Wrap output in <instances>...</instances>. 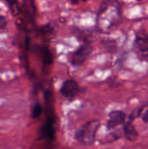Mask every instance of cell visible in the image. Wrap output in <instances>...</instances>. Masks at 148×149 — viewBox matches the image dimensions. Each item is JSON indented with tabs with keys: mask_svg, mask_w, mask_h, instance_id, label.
I'll use <instances>...</instances> for the list:
<instances>
[{
	"mask_svg": "<svg viewBox=\"0 0 148 149\" xmlns=\"http://www.w3.org/2000/svg\"><path fill=\"white\" fill-rule=\"evenodd\" d=\"M7 24H8L7 18L4 16L0 15V30H4L6 28Z\"/></svg>",
	"mask_w": 148,
	"mask_h": 149,
	"instance_id": "cell-12",
	"label": "cell"
},
{
	"mask_svg": "<svg viewBox=\"0 0 148 149\" xmlns=\"http://www.w3.org/2000/svg\"><path fill=\"white\" fill-rule=\"evenodd\" d=\"M137 1H141V0H137Z\"/></svg>",
	"mask_w": 148,
	"mask_h": 149,
	"instance_id": "cell-17",
	"label": "cell"
},
{
	"mask_svg": "<svg viewBox=\"0 0 148 149\" xmlns=\"http://www.w3.org/2000/svg\"><path fill=\"white\" fill-rule=\"evenodd\" d=\"M126 120L127 117L125 112L121 110H113L109 113L106 122V128L107 130H113L119 126L124 125Z\"/></svg>",
	"mask_w": 148,
	"mask_h": 149,
	"instance_id": "cell-3",
	"label": "cell"
},
{
	"mask_svg": "<svg viewBox=\"0 0 148 149\" xmlns=\"http://www.w3.org/2000/svg\"><path fill=\"white\" fill-rule=\"evenodd\" d=\"M43 133H44V136L49 138V139H51L53 138L54 136V129H53V123L51 120H48L44 128H43Z\"/></svg>",
	"mask_w": 148,
	"mask_h": 149,
	"instance_id": "cell-8",
	"label": "cell"
},
{
	"mask_svg": "<svg viewBox=\"0 0 148 149\" xmlns=\"http://www.w3.org/2000/svg\"><path fill=\"white\" fill-rule=\"evenodd\" d=\"M7 4L10 6V9L11 12L13 13L14 16L17 15L19 13V8H18V3L17 0H4Z\"/></svg>",
	"mask_w": 148,
	"mask_h": 149,
	"instance_id": "cell-11",
	"label": "cell"
},
{
	"mask_svg": "<svg viewBox=\"0 0 148 149\" xmlns=\"http://www.w3.org/2000/svg\"><path fill=\"white\" fill-rule=\"evenodd\" d=\"M100 120L94 119L83 124L74 134V138L80 144L85 146H92L96 141L97 133L100 127Z\"/></svg>",
	"mask_w": 148,
	"mask_h": 149,
	"instance_id": "cell-1",
	"label": "cell"
},
{
	"mask_svg": "<svg viewBox=\"0 0 148 149\" xmlns=\"http://www.w3.org/2000/svg\"><path fill=\"white\" fill-rule=\"evenodd\" d=\"M43 113V107L40 105V103L37 102L33 105L31 109V118L32 119H38Z\"/></svg>",
	"mask_w": 148,
	"mask_h": 149,
	"instance_id": "cell-10",
	"label": "cell"
},
{
	"mask_svg": "<svg viewBox=\"0 0 148 149\" xmlns=\"http://www.w3.org/2000/svg\"><path fill=\"white\" fill-rule=\"evenodd\" d=\"M30 41H31V38H30L29 37H27V38H25V42H24L27 49H28V48H29V46H30Z\"/></svg>",
	"mask_w": 148,
	"mask_h": 149,
	"instance_id": "cell-14",
	"label": "cell"
},
{
	"mask_svg": "<svg viewBox=\"0 0 148 149\" xmlns=\"http://www.w3.org/2000/svg\"><path fill=\"white\" fill-rule=\"evenodd\" d=\"M92 52V45L89 43H85L81 46H79L72 54L70 58V63L74 66H80L89 58Z\"/></svg>",
	"mask_w": 148,
	"mask_h": 149,
	"instance_id": "cell-2",
	"label": "cell"
},
{
	"mask_svg": "<svg viewBox=\"0 0 148 149\" xmlns=\"http://www.w3.org/2000/svg\"><path fill=\"white\" fill-rule=\"evenodd\" d=\"M121 138V132L120 130H117L116 128L113 130L112 133L108 134L104 141H101V144H109V143H113L114 141H118L119 139Z\"/></svg>",
	"mask_w": 148,
	"mask_h": 149,
	"instance_id": "cell-7",
	"label": "cell"
},
{
	"mask_svg": "<svg viewBox=\"0 0 148 149\" xmlns=\"http://www.w3.org/2000/svg\"><path fill=\"white\" fill-rule=\"evenodd\" d=\"M146 38H147V43H148V33L147 34V36H146Z\"/></svg>",
	"mask_w": 148,
	"mask_h": 149,
	"instance_id": "cell-16",
	"label": "cell"
},
{
	"mask_svg": "<svg viewBox=\"0 0 148 149\" xmlns=\"http://www.w3.org/2000/svg\"><path fill=\"white\" fill-rule=\"evenodd\" d=\"M134 49L141 59H147L148 58V43L146 37L138 36L134 42Z\"/></svg>",
	"mask_w": 148,
	"mask_h": 149,
	"instance_id": "cell-5",
	"label": "cell"
},
{
	"mask_svg": "<svg viewBox=\"0 0 148 149\" xmlns=\"http://www.w3.org/2000/svg\"><path fill=\"white\" fill-rule=\"evenodd\" d=\"M141 119L144 123H148V104H147V107L141 115Z\"/></svg>",
	"mask_w": 148,
	"mask_h": 149,
	"instance_id": "cell-13",
	"label": "cell"
},
{
	"mask_svg": "<svg viewBox=\"0 0 148 149\" xmlns=\"http://www.w3.org/2000/svg\"><path fill=\"white\" fill-rule=\"evenodd\" d=\"M71 1V3H72V4H77V3H79V1H82V2H86L87 0H70Z\"/></svg>",
	"mask_w": 148,
	"mask_h": 149,
	"instance_id": "cell-15",
	"label": "cell"
},
{
	"mask_svg": "<svg viewBox=\"0 0 148 149\" xmlns=\"http://www.w3.org/2000/svg\"><path fill=\"white\" fill-rule=\"evenodd\" d=\"M79 86L78 82L72 79H66L63 82L60 87V93L66 99H73L78 96Z\"/></svg>",
	"mask_w": 148,
	"mask_h": 149,
	"instance_id": "cell-4",
	"label": "cell"
},
{
	"mask_svg": "<svg viewBox=\"0 0 148 149\" xmlns=\"http://www.w3.org/2000/svg\"><path fill=\"white\" fill-rule=\"evenodd\" d=\"M42 58H43V62L44 65H51L53 58H52V55L50 52V50L47 47H44L42 49Z\"/></svg>",
	"mask_w": 148,
	"mask_h": 149,
	"instance_id": "cell-9",
	"label": "cell"
},
{
	"mask_svg": "<svg viewBox=\"0 0 148 149\" xmlns=\"http://www.w3.org/2000/svg\"><path fill=\"white\" fill-rule=\"evenodd\" d=\"M133 121H131L129 120H126V121L125 122V124L123 125V135L124 137L131 142H133L135 141L138 140L139 138V133L136 130L134 125L133 124Z\"/></svg>",
	"mask_w": 148,
	"mask_h": 149,
	"instance_id": "cell-6",
	"label": "cell"
}]
</instances>
